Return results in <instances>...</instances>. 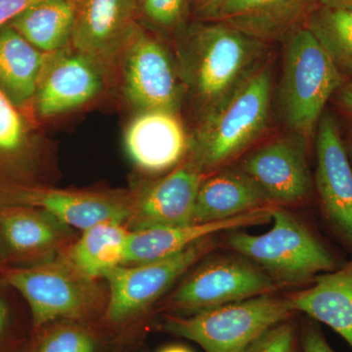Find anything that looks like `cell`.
<instances>
[{"label":"cell","instance_id":"obj_1","mask_svg":"<svg viewBox=\"0 0 352 352\" xmlns=\"http://www.w3.org/2000/svg\"><path fill=\"white\" fill-rule=\"evenodd\" d=\"M264 46L222 23L205 21L189 28L179 51L180 76L200 120L226 103L261 67Z\"/></svg>","mask_w":352,"mask_h":352},{"label":"cell","instance_id":"obj_2","mask_svg":"<svg viewBox=\"0 0 352 352\" xmlns=\"http://www.w3.org/2000/svg\"><path fill=\"white\" fill-rule=\"evenodd\" d=\"M272 96V71L261 66L214 112L200 120L190 140L189 157L204 171L238 156L267 126Z\"/></svg>","mask_w":352,"mask_h":352},{"label":"cell","instance_id":"obj_3","mask_svg":"<svg viewBox=\"0 0 352 352\" xmlns=\"http://www.w3.org/2000/svg\"><path fill=\"white\" fill-rule=\"evenodd\" d=\"M342 82V74L305 25L287 36L279 102L294 136L309 141Z\"/></svg>","mask_w":352,"mask_h":352},{"label":"cell","instance_id":"obj_4","mask_svg":"<svg viewBox=\"0 0 352 352\" xmlns=\"http://www.w3.org/2000/svg\"><path fill=\"white\" fill-rule=\"evenodd\" d=\"M271 220L272 228L261 235L231 234L229 245L259 266L277 285L305 283L321 273L337 270L333 254L295 215L275 206Z\"/></svg>","mask_w":352,"mask_h":352},{"label":"cell","instance_id":"obj_5","mask_svg":"<svg viewBox=\"0 0 352 352\" xmlns=\"http://www.w3.org/2000/svg\"><path fill=\"white\" fill-rule=\"evenodd\" d=\"M4 279L29 305L36 329L61 320L85 322L107 305L108 298L97 280L82 274L64 254L13 268Z\"/></svg>","mask_w":352,"mask_h":352},{"label":"cell","instance_id":"obj_6","mask_svg":"<svg viewBox=\"0 0 352 352\" xmlns=\"http://www.w3.org/2000/svg\"><path fill=\"white\" fill-rule=\"evenodd\" d=\"M295 314L288 298L265 294L186 316L168 317L164 329L195 342L205 352H243L268 329Z\"/></svg>","mask_w":352,"mask_h":352},{"label":"cell","instance_id":"obj_7","mask_svg":"<svg viewBox=\"0 0 352 352\" xmlns=\"http://www.w3.org/2000/svg\"><path fill=\"white\" fill-rule=\"evenodd\" d=\"M210 237L184 251L149 263L122 264L109 271V296L105 315L108 322L120 325L136 318L212 250Z\"/></svg>","mask_w":352,"mask_h":352},{"label":"cell","instance_id":"obj_8","mask_svg":"<svg viewBox=\"0 0 352 352\" xmlns=\"http://www.w3.org/2000/svg\"><path fill=\"white\" fill-rule=\"evenodd\" d=\"M120 57L124 94L132 106L177 113L184 87L163 43L138 25Z\"/></svg>","mask_w":352,"mask_h":352},{"label":"cell","instance_id":"obj_9","mask_svg":"<svg viewBox=\"0 0 352 352\" xmlns=\"http://www.w3.org/2000/svg\"><path fill=\"white\" fill-rule=\"evenodd\" d=\"M278 285L244 258L219 256L201 264L170 296L171 307L188 314L272 294Z\"/></svg>","mask_w":352,"mask_h":352},{"label":"cell","instance_id":"obj_10","mask_svg":"<svg viewBox=\"0 0 352 352\" xmlns=\"http://www.w3.org/2000/svg\"><path fill=\"white\" fill-rule=\"evenodd\" d=\"M105 69L71 45L46 53L34 106L41 118H52L82 107L105 88Z\"/></svg>","mask_w":352,"mask_h":352},{"label":"cell","instance_id":"obj_11","mask_svg":"<svg viewBox=\"0 0 352 352\" xmlns=\"http://www.w3.org/2000/svg\"><path fill=\"white\" fill-rule=\"evenodd\" d=\"M315 140V183L322 210L340 237L352 248V164L332 116H322Z\"/></svg>","mask_w":352,"mask_h":352},{"label":"cell","instance_id":"obj_12","mask_svg":"<svg viewBox=\"0 0 352 352\" xmlns=\"http://www.w3.org/2000/svg\"><path fill=\"white\" fill-rule=\"evenodd\" d=\"M138 0H75L69 45L106 69L138 27Z\"/></svg>","mask_w":352,"mask_h":352},{"label":"cell","instance_id":"obj_13","mask_svg":"<svg viewBox=\"0 0 352 352\" xmlns=\"http://www.w3.org/2000/svg\"><path fill=\"white\" fill-rule=\"evenodd\" d=\"M204 170L191 157L184 159L164 176L132 195L126 223L131 230L194 223V212Z\"/></svg>","mask_w":352,"mask_h":352},{"label":"cell","instance_id":"obj_14","mask_svg":"<svg viewBox=\"0 0 352 352\" xmlns=\"http://www.w3.org/2000/svg\"><path fill=\"white\" fill-rule=\"evenodd\" d=\"M307 142L292 135L263 145L245 157L240 168L272 204H296L311 189Z\"/></svg>","mask_w":352,"mask_h":352},{"label":"cell","instance_id":"obj_15","mask_svg":"<svg viewBox=\"0 0 352 352\" xmlns=\"http://www.w3.org/2000/svg\"><path fill=\"white\" fill-rule=\"evenodd\" d=\"M319 0H222L201 16L266 41L287 38L305 25Z\"/></svg>","mask_w":352,"mask_h":352},{"label":"cell","instance_id":"obj_16","mask_svg":"<svg viewBox=\"0 0 352 352\" xmlns=\"http://www.w3.org/2000/svg\"><path fill=\"white\" fill-rule=\"evenodd\" d=\"M19 205L43 210L69 228L85 230L104 221L126 224L132 195L120 192L83 191L36 187L19 194Z\"/></svg>","mask_w":352,"mask_h":352},{"label":"cell","instance_id":"obj_17","mask_svg":"<svg viewBox=\"0 0 352 352\" xmlns=\"http://www.w3.org/2000/svg\"><path fill=\"white\" fill-rule=\"evenodd\" d=\"M124 143L133 164L151 173L173 170L190 149L177 115L163 111L139 113L127 127Z\"/></svg>","mask_w":352,"mask_h":352},{"label":"cell","instance_id":"obj_18","mask_svg":"<svg viewBox=\"0 0 352 352\" xmlns=\"http://www.w3.org/2000/svg\"><path fill=\"white\" fill-rule=\"evenodd\" d=\"M275 206L258 208L232 219L193 223L185 226L151 227L131 230L124 264H138L159 261L184 251L190 245L223 231H233L271 220Z\"/></svg>","mask_w":352,"mask_h":352},{"label":"cell","instance_id":"obj_19","mask_svg":"<svg viewBox=\"0 0 352 352\" xmlns=\"http://www.w3.org/2000/svg\"><path fill=\"white\" fill-rule=\"evenodd\" d=\"M295 312L325 324L352 349V261L330 272L317 275L314 285L288 298Z\"/></svg>","mask_w":352,"mask_h":352},{"label":"cell","instance_id":"obj_20","mask_svg":"<svg viewBox=\"0 0 352 352\" xmlns=\"http://www.w3.org/2000/svg\"><path fill=\"white\" fill-rule=\"evenodd\" d=\"M271 203L256 183L241 170H226L203 179L197 196L194 223L232 219Z\"/></svg>","mask_w":352,"mask_h":352},{"label":"cell","instance_id":"obj_21","mask_svg":"<svg viewBox=\"0 0 352 352\" xmlns=\"http://www.w3.org/2000/svg\"><path fill=\"white\" fill-rule=\"evenodd\" d=\"M0 235L21 256L50 254L71 237V228L39 208L25 205L0 208Z\"/></svg>","mask_w":352,"mask_h":352},{"label":"cell","instance_id":"obj_22","mask_svg":"<svg viewBox=\"0 0 352 352\" xmlns=\"http://www.w3.org/2000/svg\"><path fill=\"white\" fill-rule=\"evenodd\" d=\"M45 57L10 25L0 28V89L16 107L34 102Z\"/></svg>","mask_w":352,"mask_h":352},{"label":"cell","instance_id":"obj_23","mask_svg":"<svg viewBox=\"0 0 352 352\" xmlns=\"http://www.w3.org/2000/svg\"><path fill=\"white\" fill-rule=\"evenodd\" d=\"M129 237L122 222H100L83 230L64 256L82 274L98 280L126 263Z\"/></svg>","mask_w":352,"mask_h":352},{"label":"cell","instance_id":"obj_24","mask_svg":"<svg viewBox=\"0 0 352 352\" xmlns=\"http://www.w3.org/2000/svg\"><path fill=\"white\" fill-rule=\"evenodd\" d=\"M75 19V0H41L9 25L34 47L52 53L69 45Z\"/></svg>","mask_w":352,"mask_h":352},{"label":"cell","instance_id":"obj_25","mask_svg":"<svg viewBox=\"0 0 352 352\" xmlns=\"http://www.w3.org/2000/svg\"><path fill=\"white\" fill-rule=\"evenodd\" d=\"M305 27L321 44L340 73L352 78V9L318 6Z\"/></svg>","mask_w":352,"mask_h":352},{"label":"cell","instance_id":"obj_26","mask_svg":"<svg viewBox=\"0 0 352 352\" xmlns=\"http://www.w3.org/2000/svg\"><path fill=\"white\" fill-rule=\"evenodd\" d=\"M34 352H99V340L85 322L61 320L44 326Z\"/></svg>","mask_w":352,"mask_h":352},{"label":"cell","instance_id":"obj_27","mask_svg":"<svg viewBox=\"0 0 352 352\" xmlns=\"http://www.w3.org/2000/svg\"><path fill=\"white\" fill-rule=\"evenodd\" d=\"M27 129L12 101L0 89V155L13 156L27 145Z\"/></svg>","mask_w":352,"mask_h":352},{"label":"cell","instance_id":"obj_28","mask_svg":"<svg viewBox=\"0 0 352 352\" xmlns=\"http://www.w3.org/2000/svg\"><path fill=\"white\" fill-rule=\"evenodd\" d=\"M243 352H302L300 329L292 317L268 329Z\"/></svg>","mask_w":352,"mask_h":352},{"label":"cell","instance_id":"obj_29","mask_svg":"<svg viewBox=\"0 0 352 352\" xmlns=\"http://www.w3.org/2000/svg\"><path fill=\"white\" fill-rule=\"evenodd\" d=\"M190 0H138L147 19L164 29H173L182 22Z\"/></svg>","mask_w":352,"mask_h":352},{"label":"cell","instance_id":"obj_30","mask_svg":"<svg viewBox=\"0 0 352 352\" xmlns=\"http://www.w3.org/2000/svg\"><path fill=\"white\" fill-rule=\"evenodd\" d=\"M302 352H336L328 344L316 321L310 319L300 328Z\"/></svg>","mask_w":352,"mask_h":352},{"label":"cell","instance_id":"obj_31","mask_svg":"<svg viewBox=\"0 0 352 352\" xmlns=\"http://www.w3.org/2000/svg\"><path fill=\"white\" fill-rule=\"evenodd\" d=\"M41 0H0V28L3 27L23 11Z\"/></svg>","mask_w":352,"mask_h":352},{"label":"cell","instance_id":"obj_32","mask_svg":"<svg viewBox=\"0 0 352 352\" xmlns=\"http://www.w3.org/2000/svg\"><path fill=\"white\" fill-rule=\"evenodd\" d=\"M193 2L194 6H195L196 10L200 14V16L207 13L208 10L221 2L222 0H190Z\"/></svg>","mask_w":352,"mask_h":352},{"label":"cell","instance_id":"obj_33","mask_svg":"<svg viewBox=\"0 0 352 352\" xmlns=\"http://www.w3.org/2000/svg\"><path fill=\"white\" fill-rule=\"evenodd\" d=\"M319 6L327 8L352 9V0H319Z\"/></svg>","mask_w":352,"mask_h":352},{"label":"cell","instance_id":"obj_34","mask_svg":"<svg viewBox=\"0 0 352 352\" xmlns=\"http://www.w3.org/2000/svg\"><path fill=\"white\" fill-rule=\"evenodd\" d=\"M339 100L340 105L352 113V85L342 90Z\"/></svg>","mask_w":352,"mask_h":352},{"label":"cell","instance_id":"obj_35","mask_svg":"<svg viewBox=\"0 0 352 352\" xmlns=\"http://www.w3.org/2000/svg\"><path fill=\"white\" fill-rule=\"evenodd\" d=\"M7 320H8V307L6 302L0 298V337L6 329Z\"/></svg>","mask_w":352,"mask_h":352},{"label":"cell","instance_id":"obj_36","mask_svg":"<svg viewBox=\"0 0 352 352\" xmlns=\"http://www.w3.org/2000/svg\"><path fill=\"white\" fill-rule=\"evenodd\" d=\"M157 352H193L187 346L182 344H170V346H164Z\"/></svg>","mask_w":352,"mask_h":352},{"label":"cell","instance_id":"obj_37","mask_svg":"<svg viewBox=\"0 0 352 352\" xmlns=\"http://www.w3.org/2000/svg\"><path fill=\"white\" fill-rule=\"evenodd\" d=\"M349 159H351V164H352V142L351 144V147H349Z\"/></svg>","mask_w":352,"mask_h":352}]
</instances>
